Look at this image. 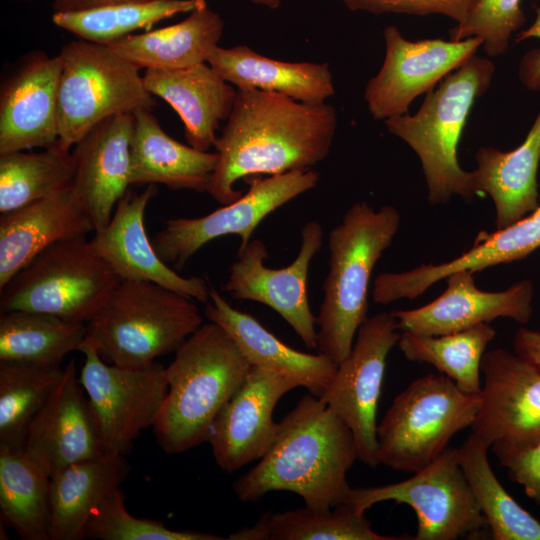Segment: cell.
<instances>
[{"label": "cell", "mask_w": 540, "mask_h": 540, "mask_svg": "<svg viewBox=\"0 0 540 540\" xmlns=\"http://www.w3.org/2000/svg\"><path fill=\"white\" fill-rule=\"evenodd\" d=\"M336 129L332 105L304 103L255 88L237 89L214 146L219 159L207 192L226 205L243 195L234 187L241 178L311 169L328 156Z\"/></svg>", "instance_id": "cell-1"}, {"label": "cell", "mask_w": 540, "mask_h": 540, "mask_svg": "<svg viewBox=\"0 0 540 540\" xmlns=\"http://www.w3.org/2000/svg\"><path fill=\"white\" fill-rule=\"evenodd\" d=\"M356 460L351 429L309 393L278 422L269 450L232 488L246 503H255L272 491H290L306 507L325 511L345 502L352 489L347 472Z\"/></svg>", "instance_id": "cell-2"}, {"label": "cell", "mask_w": 540, "mask_h": 540, "mask_svg": "<svg viewBox=\"0 0 540 540\" xmlns=\"http://www.w3.org/2000/svg\"><path fill=\"white\" fill-rule=\"evenodd\" d=\"M165 367L168 392L153 425L167 454L207 442L211 425L245 378L251 364L218 324H202Z\"/></svg>", "instance_id": "cell-3"}, {"label": "cell", "mask_w": 540, "mask_h": 540, "mask_svg": "<svg viewBox=\"0 0 540 540\" xmlns=\"http://www.w3.org/2000/svg\"><path fill=\"white\" fill-rule=\"evenodd\" d=\"M399 226L395 207L385 205L375 211L361 201L330 231L329 271L316 317L317 349L336 364L350 354L357 331L368 318L371 274Z\"/></svg>", "instance_id": "cell-4"}, {"label": "cell", "mask_w": 540, "mask_h": 540, "mask_svg": "<svg viewBox=\"0 0 540 540\" xmlns=\"http://www.w3.org/2000/svg\"><path fill=\"white\" fill-rule=\"evenodd\" d=\"M495 66L474 55L426 93L414 115L385 120L388 131L418 155L431 204H445L453 195L470 200L475 195L472 171L461 168L458 143L475 100L489 88Z\"/></svg>", "instance_id": "cell-5"}, {"label": "cell", "mask_w": 540, "mask_h": 540, "mask_svg": "<svg viewBox=\"0 0 540 540\" xmlns=\"http://www.w3.org/2000/svg\"><path fill=\"white\" fill-rule=\"evenodd\" d=\"M203 324L195 300L150 281H121L86 324L107 363L143 367L175 352Z\"/></svg>", "instance_id": "cell-6"}, {"label": "cell", "mask_w": 540, "mask_h": 540, "mask_svg": "<svg viewBox=\"0 0 540 540\" xmlns=\"http://www.w3.org/2000/svg\"><path fill=\"white\" fill-rule=\"evenodd\" d=\"M480 394L463 391L444 374H427L399 393L377 425L379 463L415 473L460 431L471 427Z\"/></svg>", "instance_id": "cell-7"}, {"label": "cell", "mask_w": 540, "mask_h": 540, "mask_svg": "<svg viewBox=\"0 0 540 540\" xmlns=\"http://www.w3.org/2000/svg\"><path fill=\"white\" fill-rule=\"evenodd\" d=\"M87 235L40 252L1 289V312L25 310L87 324L121 282Z\"/></svg>", "instance_id": "cell-8"}, {"label": "cell", "mask_w": 540, "mask_h": 540, "mask_svg": "<svg viewBox=\"0 0 540 540\" xmlns=\"http://www.w3.org/2000/svg\"><path fill=\"white\" fill-rule=\"evenodd\" d=\"M59 55L57 145L62 150L71 151L94 126L111 116L134 115L155 106L140 69L107 45L74 40L64 44Z\"/></svg>", "instance_id": "cell-9"}, {"label": "cell", "mask_w": 540, "mask_h": 540, "mask_svg": "<svg viewBox=\"0 0 540 540\" xmlns=\"http://www.w3.org/2000/svg\"><path fill=\"white\" fill-rule=\"evenodd\" d=\"M392 500L410 506L418 528L413 540H456L487 526L460 464L459 448L447 447L413 476L382 486L352 488L345 502L366 513Z\"/></svg>", "instance_id": "cell-10"}, {"label": "cell", "mask_w": 540, "mask_h": 540, "mask_svg": "<svg viewBox=\"0 0 540 540\" xmlns=\"http://www.w3.org/2000/svg\"><path fill=\"white\" fill-rule=\"evenodd\" d=\"M79 378L93 410L103 449L126 456L134 441L153 427L168 392L165 367L157 361L143 367L105 362L84 341Z\"/></svg>", "instance_id": "cell-11"}, {"label": "cell", "mask_w": 540, "mask_h": 540, "mask_svg": "<svg viewBox=\"0 0 540 540\" xmlns=\"http://www.w3.org/2000/svg\"><path fill=\"white\" fill-rule=\"evenodd\" d=\"M320 175L312 169L292 170L255 180L249 190L232 203L197 218H171L152 239L159 257L181 269L205 244L224 235H238L244 248L256 227L270 213L313 189Z\"/></svg>", "instance_id": "cell-12"}, {"label": "cell", "mask_w": 540, "mask_h": 540, "mask_svg": "<svg viewBox=\"0 0 540 540\" xmlns=\"http://www.w3.org/2000/svg\"><path fill=\"white\" fill-rule=\"evenodd\" d=\"M397 321L391 312L368 317L359 327L350 354L338 364L329 387L319 397L351 429L358 460L379 465L377 408L387 357L398 343Z\"/></svg>", "instance_id": "cell-13"}, {"label": "cell", "mask_w": 540, "mask_h": 540, "mask_svg": "<svg viewBox=\"0 0 540 540\" xmlns=\"http://www.w3.org/2000/svg\"><path fill=\"white\" fill-rule=\"evenodd\" d=\"M323 242V228L308 221L301 229V245L296 258L284 268L265 265L268 250L260 239H251L237 252L230 266L224 290L237 300L264 304L277 312L308 349H317L316 316L307 295L309 267Z\"/></svg>", "instance_id": "cell-14"}, {"label": "cell", "mask_w": 540, "mask_h": 540, "mask_svg": "<svg viewBox=\"0 0 540 540\" xmlns=\"http://www.w3.org/2000/svg\"><path fill=\"white\" fill-rule=\"evenodd\" d=\"M383 37L384 61L368 81L364 98L371 116L384 121L406 114L415 98L432 90L483 44L477 37L410 41L394 25L384 29Z\"/></svg>", "instance_id": "cell-15"}, {"label": "cell", "mask_w": 540, "mask_h": 540, "mask_svg": "<svg viewBox=\"0 0 540 540\" xmlns=\"http://www.w3.org/2000/svg\"><path fill=\"white\" fill-rule=\"evenodd\" d=\"M481 403L472 433L491 447L520 448L540 440V370L506 349L485 352Z\"/></svg>", "instance_id": "cell-16"}, {"label": "cell", "mask_w": 540, "mask_h": 540, "mask_svg": "<svg viewBox=\"0 0 540 540\" xmlns=\"http://www.w3.org/2000/svg\"><path fill=\"white\" fill-rule=\"evenodd\" d=\"M296 387L294 380L279 372L250 366L209 431L207 442L220 469L232 473L266 454L278 428L274 408Z\"/></svg>", "instance_id": "cell-17"}, {"label": "cell", "mask_w": 540, "mask_h": 540, "mask_svg": "<svg viewBox=\"0 0 540 540\" xmlns=\"http://www.w3.org/2000/svg\"><path fill=\"white\" fill-rule=\"evenodd\" d=\"M62 59L25 54L0 89V154L49 148L59 136Z\"/></svg>", "instance_id": "cell-18"}, {"label": "cell", "mask_w": 540, "mask_h": 540, "mask_svg": "<svg viewBox=\"0 0 540 540\" xmlns=\"http://www.w3.org/2000/svg\"><path fill=\"white\" fill-rule=\"evenodd\" d=\"M156 193V185H147L140 193L127 190L109 223L94 232L90 247L121 281L154 282L206 304L210 299V283L202 277L179 275L159 257L146 233L144 215Z\"/></svg>", "instance_id": "cell-19"}, {"label": "cell", "mask_w": 540, "mask_h": 540, "mask_svg": "<svg viewBox=\"0 0 540 540\" xmlns=\"http://www.w3.org/2000/svg\"><path fill=\"white\" fill-rule=\"evenodd\" d=\"M24 451L49 476L105 454L98 425L73 360L33 418Z\"/></svg>", "instance_id": "cell-20"}, {"label": "cell", "mask_w": 540, "mask_h": 540, "mask_svg": "<svg viewBox=\"0 0 540 540\" xmlns=\"http://www.w3.org/2000/svg\"><path fill=\"white\" fill-rule=\"evenodd\" d=\"M470 271H459L446 278L444 292L430 303L411 310L391 313L399 330L420 335H443L489 323L498 317L529 322L534 287L521 280L503 291H483L476 287Z\"/></svg>", "instance_id": "cell-21"}, {"label": "cell", "mask_w": 540, "mask_h": 540, "mask_svg": "<svg viewBox=\"0 0 540 540\" xmlns=\"http://www.w3.org/2000/svg\"><path fill=\"white\" fill-rule=\"evenodd\" d=\"M133 128V114L111 116L94 126L71 149L73 188L95 231L109 223L118 201L131 185Z\"/></svg>", "instance_id": "cell-22"}, {"label": "cell", "mask_w": 540, "mask_h": 540, "mask_svg": "<svg viewBox=\"0 0 540 540\" xmlns=\"http://www.w3.org/2000/svg\"><path fill=\"white\" fill-rule=\"evenodd\" d=\"M73 184L0 215V289L48 247L94 232Z\"/></svg>", "instance_id": "cell-23"}, {"label": "cell", "mask_w": 540, "mask_h": 540, "mask_svg": "<svg viewBox=\"0 0 540 540\" xmlns=\"http://www.w3.org/2000/svg\"><path fill=\"white\" fill-rule=\"evenodd\" d=\"M539 247L540 227L529 215L507 228L479 233L467 252L446 263L422 264L412 270L379 274L374 280L372 298L382 305L403 298L413 299L455 272L475 273L490 266L520 260Z\"/></svg>", "instance_id": "cell-24"}, {"label": "cell", "mask_w": 540, "mask_h": 540, "mask_svg": "<svg viewBox=\"0 0 540 540\" xmlns=\"http://www.w3.org/2000/svg\"><path fill=\"white\" fill-rule=\"evenodd\" d=\"M147 90L167 102L184 124L188 144L201 151L215 146L220 121L227 120L237 88L207 62L174 70H145Z\"/></svg>", "instance_id": "cell-25"}, {"label": "cell", "mask_w": 540, "mask_h": 540, "mask_svg": "<svg viewBox=\"0 0 540 540\" xmlns=\"http://www.w3.org/2000/svg\"><path fill=\"white\" fill-rule=\"evenodd\" d=\"M205 316L233 338L251 365L279 372L316 397H321L332 382L338 364L319 352L289 347L255 317L232 307L211 284Z\"/></svg>", "instance_id": "cell-26"}, {"label": "cell", "mask_w": 540, "mask_h": 540, "mask_svg": "<svg viewBox=\"0 0 540 540\" xmlns=\"http://www.w3.org/2000/svg\"><path fill=\"white\" fill-rule=\"evenodd\" d=\"M217 152L201 151L170 137L151 111L134 114L130 143V184L165 185L173 190L207 192Z\"/></svg>", "instance_id": "cell-27"}, {"label": "cell", "mask_w": 540, "mask_h": 540, "mask_svg": "<svg viewBox=\"0 0 540 540\" xmlns=\"http://www.w3.org/2000/svg\"><path fill=\"white\" fill-rule=\"evenodd\" d=\"M472 171L475 195L487 194L495 207L496 229L507 228L539 207L540 110L524 141L511 151L481 147Z\"/></svg>", "instance_id": "cell-28"}, {"label": "cell", "mask_w": 540, "mask_h": 540, "mask_svg": "<svg viewBox=\"0 0 540 540\" xmlns=\"http://www.w3.org/2000/svg\"><path fill=\"white\" fill-rule=\"evenodd\" d=\"M207 63L237 89L277 92L310 104L325 103L335 93L327 63L280 61L263 56L246 45L218 46Z\"/></svg>", "instance_id": "cell-29"}, {"label": "cell", "mask_w": 540, "mask_h": 540, "mask_svg": "<svg viewBox=\"0 0 540 540\" xmlns=\"http://www.w3.org/2000/svg\"><path fill=\"white\" fill-rule=\"evenodd\" d=\"M130 470L126 456L105 453L50 477V540L85 539L93 512Z\"/></svg>", "instance_id": "cell-30"}, {"label": "cell", "mask_w": 540, "mask_h": 540, "mask_svg": "<svg viewBox=\"0 0 540 540\" xmlns=\"http://www.w3.org/2000/svg\"><path fill=\"white\" fill-rule=\"evenodd\" d=\"M223 29L222 18L205 2L176 24L134 33L107 46L140 70L181 69L207 62Z\"/></svg>", "instance_id": "cell-31"}, {"label": "cell", "mask_w": 540, "mask_h": 540, "mask_svg": "<svg viewBox=\"0 0 540 540\" xmlns=\"http://www.w3.org/2000/svg\"><path fill=\"white\" fill-rule=\"evenodd\" d=\"M0 515L23 540H50V477L24 450L0 447Z\"/></svg>", "instance_id": "cell-32"}, {"label": "cell", "mask_w": 540, "mask_h": 540, "mask_svg": "<svg viewBox=\"0 0 540 540\" xmlns=\"http://www.w3.org/2000/svg\"><path fill=\"white\" fill-rule=\"evenodd\" d=\"M87 333L85 323L56 315L13 310L0 315V360L60 365L80 351Z\"/></svg>", "instance_id": "cell-33"}, {"label": "cell", "mask_w": 540, "mask_h": 540, "mask_svg": "<svg viewBox=\"0 0 540 540\" xmlns=\"http://www.w3.org/2000/svg\"><path fill=\"white\" fill-rule=\"evenodd\" d=\"M489 447L471 433L459 447L460 464L495 540H540V521L505 490L494 474Z\"/></svg>", "instance_id": "cell-34"}, {"label": "cell", "mask_w": 540, "mask_h": 540, "mask_svg": "<svg viewBox=\"0 0 540 540\" xmlns=\"http://www.w3.org/2000/svg\"><path fill=\"white\" fill-rule=\"evenodd\" d=\"M495 336L492 326L481 323L436 336L403 331L397 344L407 360L431 364L463 391L480 394L481 361Z\"/></svg>", "instance_id": "cell-35"}, {"label": "cell", "mask_w": 540, "mask_h": 540, "mask_svg": "<svg viewBox=\"0 0 540 540\" xmlns=\"http://www.w3.org/2000/svg\"><path fill=\"white\" fill-rule=\"evenodd\" d=\"M63 375L60 365L0 360V447L24 450L33 418Z\"/></svg>", "instance_id": "cell-36"}, {"label": "cell", "mask_w": 540, "mask_h": 540, "mask_svg": "<svg viewBox=\"0 0 540 540\" xmlns=\"http://www.w3.org/2000/svg\"><path fill=\"white\" fill-rule=\"evenodd\" d=\"M205 0H149L114 4L78 12L53 13L52 22L79 39L108 45L137 30H150L158 22L190 13Z\"/></svg>", "instance_id": "cell-37"}, {"label": "cell", "mask_w": 540, "mask_h": 540, "mask_svg": "<svg viewBox=\"0 0 540 540\" xmlns=\"http://www.w3.org/2000/svg\"><path fill=\"white\" fill-rule=\"evenodd\" d=\"M71 151L58 145L43 151L0 154V213L16 210L73 184Z\"/></svg>", "instance_id": "cell-38"}, {"label": "cell", "mask_w": 540, "mask_h": 540, "mask_svg": "<svg viewBox=\"0 0 540 540\" xmlns=\"http://www.w3.org/2000/svg\"><path fill=\"white\" fill-rule=\"evenodd\" d=\"M269 540H411L410 535H383L372 529L366 513L347 502L329 510L308 507L267 512Z\"/></svg>", "instance_id": "cell-39"}, {"label": "cell", "mask_w": 540, "mask_h": 540, "mask_svg": "<svg viewBox=\"0 0 540 540\" xmlns=\"http://www.w3.org/2000/svg\"><path fill=\"white\" fill-rule=\"evenodd\" d=\"M85 539L94 540H223L220 535L194 530H174L163 522L138 518L125 506V497L114 489L93 512Z\"/></svg>", "instance_id": "cell-40"}, {"label": "cell", "mask_w": 540, "mask_h": 540, "mask_svg": "<svg viewBox=\"0 0 540 540\" xmlns=\"http://www.w3.org/2000/svg\"><path fill=\"white\" fill-rule=\"evenodd\" d=\"M521 3L522 0H476L466 17L450 29V40L477 37L488 56L506 53L512 34L526 22Z\"/></svg>", "instance_id": "cell-41"}, {"label": "cell", "mask_w": 540, "mask_h": 540, "mask_svg": "<svg viewBox=\"0 0 540 540\" xmlns=\"http://www.w3.org/2000/svg\"><path fill=\"white\" fill-rule=\"evenodd\" d=\"M352 11L373 14H438L456 23L462 21L476 0H341Z\"/></svg>", "instance_id": "cell-42"}, {"label": "cell", "mask_w": 540, "mask_h": 540, "mask_svg": "<svg viewBox=\"0 0 540 540\" xmlns=\"http://www.w3.org/2000/svg\"><path fill=\"white\" fill-rule=\"evenodd\" d=\"M511 481L523 486L526 495L540 506V440L520 448L491 447Z\"/></svg>", "instance_id": "cell-43"}, {"label": "cell", "mask_w": 540, "mask_h": 540, "mask_svg": "<svg viewBox=\"0 0 540 540\" xmlns=\"http://www.w3.org/2000/svg\"><path fill=\"white\" fill-rule=\"evenodd\" d=\"M529 38L540 39V6L536 7L534 22L528 28L517 33L515 42L518 43ZM518 76L527 89L540 90V49H533L524 54L519 63Z\"/></svg>", "instance_id": "cell-44"}, {"label": "cell", "mask_w": 540, "mask_h": 540, "mask_svg": "<svg viewBox=\"0 0 540 540\" xmlns=\"http://www.w3.org/2000/svg\"><path fill=\"white\" fill-rule=\"evenodd\" d=\"M515 353L540 370V331L520 328L514 336Z\"/></svg>", "instance_id": "cell-45"}, {"label": "cell", "mask_w": 540, "mask_h": 540, "mask_svg": "<svg viewBox=\"0 0 540 540\" xmlns=\"http://www.w3.org/2000/svg\"><path fill=\"white\" fill-rule=\"evenodd\" d=\"M149 0H54L53 13L78 12L114 4Z\"/></svg>", "instance_id": "cell-46"}, {"label": "cell", "mask_w": 540, "mask_h": 540, "mask_svg": "<svg viewBox=\"0 0 540 540\" xmlns=\"http://www.w3.org/2000/svg\"><path fill=\"white\" fill-rule=\"evenodd\" d=\"M230 540H269L267 512L260 515L251 527H245L229 535Z\"/></svg>", "instance_id": "cell-47"}, {"label": "cell", "mask_w": 540, "mask_h": 540, "mask_svg": "<svg viewBox=\"0 0 540 540\" xmlns=\"http://www.w3.org/2000/svg\"><path fill=\"white\" fill-rule=\"evenodd\" d=\"M255 4L265 6L270 9H277L282 0H249Z\"/></svg>", "instance_id": "cell-48"}, {"label": "cell", "mask_w": 540, "mask_h": 540, "mask_svg": "<svg viewBox=\"0 0 540 540\" xmlns=\"http://www.w3.org/2000/svg\"><path fill=\"white\" fill-rule=\"evenodd\" d=\"M540 227V206L530 214Z\"/></svg>", "instance_id": "cell-49"}, {"label": "cell", "mask_w": 540, "mask_h": 540, "mask_svg": "<svg viewBox=\"0 0 540 540\" xmlns=\"http://www.w3.org/2000/svg\"><path fill=\"white\" fill-rule=\"evenodd\" d=\"M13 1L26 2V1H32V0H13Z\"/></svg>", "instance_id": "cell-50"}]
</instances>
